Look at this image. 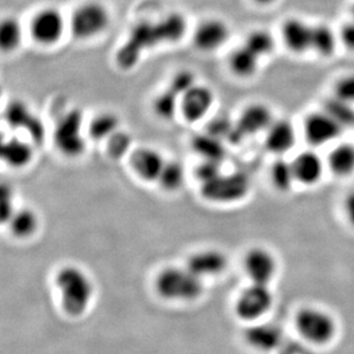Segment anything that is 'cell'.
<instances>
[{
    "mask_svg": "<svg viewBox=\"0 0 354 354\" xmlns=\"http://www.w3.org/2000/svg\"><path fill=\"white\" fill-rule=\"evenodd\" d=\"M62 311L71 317H80L86 313L93 301L94 287L86 272L75 265H66L55 274Z\"/></svg>",
    "mask_w": 354,
    "mask_h": 354,
    "instance_id": "6da1fadb",
    "label": "cell"
},
{
    "mask_svg": "<svg viewBox=\"0 0 354 354\" xmlns=\"http://www.w3.org/2000/svg\"><path fill=\"white\" fill-rule=\"evenodd\" d=\"M156 294L162 299L174 303H191L203 295V280L191 270L179 266H167L155 277Z\"/></svg>",
    "mask_w": 354,
    "mask_h": 354,
    "instance_id": "7a4b0ae2",
    "label": "cell"
},
{
    "mask_svg": "<svg viewBox=\"0 0 354 354\" xmlns=\"http://www.w3.org/2000/svg\"><path fill=\"white\" fill-rule=\"evenodd\" d=\"M163 44H165V39L158 21L140 22L131 29L127 41L116 52L115 61L120 69L130 71L137 66L145 50H151Z\"/></svg>",
    "mask_w": 354,
    "mask_h": 354,
    "instance_id": "3957f363",
    "label": "cell"
},
{
    "mask_svg": "<svg viewBox=\"0 0 354 354\" xmlns=\"http://www.w3.org/2000/svg\"><path fill=\"white\" fill-rule=\"evenodd\" d=\"M111 24V13L99 1H86L73 12L69 22L71 34L76 39L88 40L100 36Z\"/></svg>",
    "mask_w": 354,
    "mask_h": 354,
    "instance_id": "277c9868",
    "label": "cell"
},
{
    "mask_svg": "<svg viewBox=\"0 0 354 354\" xmlns=\"http://www.w3.org/2000/svg\"><path fill=\"white\" fill-rule=\"evenodd\" d=\"M84 115L73 108L57 122L54 130V145L68 158H77L86 151V139L83 134Z\"/></svg>",
    "mask_w": 354,
    "mask_h": 354,
    "instance_id": "5b68a950",
    "label": "cell"
},
{
    "mask_svg": "<svg viewBox=\"0 0 354 354\" xmlns=\"http://www.w3.org/2000/svg\"><path fill=\"white\" fill-rule=\"evenodd\" d=\"M295 327L305 341L324 345L333 341L337 324L328 312L317 308H303L295 315Z\"/></svg>",
    "mask_w": 354,
    "mask_h": 354,
    "instance_id": "8992f818",
    "label": "cell"
},
{
    "mask_svg": "<svg viewBox=\"0 0 354 354\" xmlns=\"http://www.w3.org/2000/svg\"><path fill=\"white\" fill-rule=\"evenodd\" d=\"M274 297L268 284L251 283L240 291L234 303V313L241 321L254 324L268 315Z\"/></svg>",
    "mask_w": 354,
    "mask_h": 354,
    "instance_id": "52a82bcc",
    "label": "cell"
},
{
    "mask_svg": "<svg viewBox=\"0 0 354 354\" xmlns=\"http://www.w3.org/2000/svg\"><path fill=\"white\" fill-rule=\"evenodd\" d=\"M201 195L211 203L230 204L239 202L249 193V180L243 174H221L201 185Z\"/></svg>",
    "mask_w": 354,
    "mask_h": 354,
    "instance_id": "ba28073f",
    "label": "cell"
},
{
    "mask_svg": "<svg viewBox=\"0 0 354 354\" xmlns=\"http://www.w3.org/2000/svg\"><path fill=\"white\" fill-rule=\"evenodd\" d=\"M30 36L40 46L57 45L66 30L64 14L55 7H45L38 10L31 19Z\"/></svg>",
    "mask_w": 354,
    "mask_h": 354,
    "instance_id": "9c48e42d",
    "label": "cell"
},
{
    "mask_svg": "<svg viewBox=\"0 0 354 354\" xmlns=\"http://www.w3.org/2000/svg\"><path fill=\"white\" fill-rule=\"evenodd\" d=\"M3 120L10 129L26 131L32 144H43L45 138L43 120L24 101H10L3 111Z\"/></svg>",
    "mask_w": 354,
    "mask_h": 354,
    "instance_id": "30bf717a",
    "label": "cell"
},
{
    "mask_svg": "<svg viewBox=\"0 0 354 354\" xmlns=\"http://www.w3.org/2000/svg\"><path fill=\"white\" fill-rule=\"evenodd\" d=\"M273 123V115L270 108L264 104H251L244 108L240 118L233 127L228 140L237 144L244 138L251 137L261 131L268 130Z\"/></svg>",
    "mask_w": 354,
    "mask_h": 354,
    "instance_id": "8fae6325",
    "label": "cell"
},
{
    "mask_svg": "<svg viewBox=\"0 0 354 354\" xmlns=\"http://www.w3.org/2000/svg\"><path fill=\"white\" fill-rule=\"evenodd\" d=\"M244 273L251 283L268 284L274 279L277 261L271 251L263 247L251 248L243 257Z\"/></svg>",
    "mask_w": 354,
    "mask_h": 354,
    "instance_id": "7c38bea8",
    "label": "cell"
},
{
    "mask_svg": "<svg viewBox=\"0 0 354 354\" xmlns=\"http://www.w3.org/2000/svg\"><path fill=\"white\" fill-rule=\"evenodd\" d=\"M214 99V91L210 87L196 84L181 97L179 113L188 123H197L207 118Z\"/></svg>",
    "mask_w": 354,
    "mask_h": 354,
    "instance_id": "4fadbf2b",
    "label": "cell"
},
{
    "mask_svg": "<svg viewBox=\"0 0 354 354\" xmlns=\"http://www.w3.org/2000/svg\"><path fill=\"white\" fill-rule=\"evenodd\" d=\"M231 37L230 27L221 19H207L201 22L193 35V43L201 52H214L224 46Z\"/></svg>",
    "mask_w": 354,
    "mask_h": 354,
    "instance_id": "5bb4252c",
    "label": "cell"
},
{
    "mask_svg": "<svg viewBox=\"0 0 354 354\" xmlns=\"http://www.w3.org/2000/svg\"><path fill=\"white\" fill-rule=\"evenodd\" d=\"M343 127L326 111L312 113L304 122V133L311 146H324L342 133Z\"/></svg>",
    "mask_w": 354,
    "mask_h": 354,
    "instance_id": "9a60e30c",
    "label": "cell"
},
{
    "mask_svg": "<svg viewBox=\"0 0 354 354\" xmlns=\"http://www.w3.org/2000/svg\"><path fill=\"white\" fill-rule=\"evenodd\" d=\"M185 266L204 280L223 274L227 270L228 258L217 249H204L192 254Z\"/></svg>",
    "mask_w": 354,
    "mask_h": 354,
    "instance_id": "2e32d148",
    "label": "cell"
},
{
    "mask_svg": "<svg viewBox=\"0 0 354 354\" xmlns=\"http://www.w3.org/2000/svg\"><path fill=\"white\" fill-rule=\"evenodd\" d=\"M165 163L167 160L154 148H138L130 154L131 169L145 183H158Z\"/></svg>",
    "mask_w": 354,
    "mask_h": 354,
    "instance_id": "e0dca14e",
    "label": "cell"
},
{
    "mask_svg": "<svg viewBox=\"0 0 354 354\" xmlns=\"http://www.w3.org/2000/svg\"><path fill=\"white\" fill-rule=\"evenodd\" d=\"M244 341L250 348L261 352L273 351L281 344L282 331L275 324L254 322L243 333Z\"/></svg>",
    "mask_w": 354,
    "mask_h": 354,
    "instance_id": "ac0fdd59",
    "label": "cell"
},
{
    "mask_svg": "<svg viewBox=\"0 0 354 354\" xmlns=\"http://www.w3.org/2000/svg\"><path fill=\"white\" fill-rule=\"evenodd\" d=\"M281 35L286 46L296 54H303L312 46V27L297 17L284 21Z\"/></svg>",
    "mask_w": 354,
    "mask_h": 354,
    "instance_id": "d6986e66",
    "label": "cell"
},
{
    "mask_svg": "<svg viewBox=\"0 0 354 354\" xmlns=\"http://www.w3.org/2000/svg\"><path fill=\"white\" fill-rule=\"evenodd\" d=\"M1 160L12 169H24L32 162L35 156L34 146L31 141L20 138L10 137L1 142Z\"/></svg>",
    "mask_w": 354,
    "mask_h": 354,
    "instance_id": "ffe728a7",
    "label": "cell"
},
{
    "mask_svg": "<svg viewBox=\"0 0 354 354\" xmlns=\"http://www.w3.org/2000/svg\"><path fill=\"white\" fill-rule=\"evenodd\" d=\"M291 165L296 181L305 186L317 184L324 174V162L315 151H301L291 162Z\"/></svg>",
    "mask_w": 354,
    "mask_h": 354,
    "instance_id": "44dd1931",
    "label": "cell"
},
{
    "mask_svg": "<svg viewBox=\"0 0 354 354\" xmlns=\"http://www.w3.org/2000/svg\"><path fill=\"white\" fill-rule=\"evenodd\" d=\"M296 133L292 124L287 120H273L266 130L265 146L272 154L283 155L294 147Z\"/></svg>",
    "mask_w": 354,
    "mask_h": 354,
    "instance_id": "7402d4cb",
    "label": "cell"
},
{
    "mask_svg": "<svg viewBox=\"0 0 354 354\" xmlns=\"http://www.w3.org/2000/svg\"><path fill=\"white\" fill-rule=\"evenodd\" d=\"M10 234L19 240H27L37 233L39 218L32 209L22 207L14 211L7 221Z\"/></svg>",
    "mask_w": 354,
    "mask_h": 354,
    "instance_id": "603a6c76",
    "label": "cell"
},
{
    "mask_svg": "<svg viewBox=\"0 0 354 354\" xmlns=\"http://www.w3.org/2000/svg\"><path fill=\"white\" fill-rule=\"evenodd\" d=\"M259 57L252 53L245 45L237 47L228 57V66L232 73L240 78H249L257 73Z\"/></svg>",
    "mask_w": 354,
    "mask_h": 354,
    "instance_id": "cb8c5ba5",
    "label": "cell"
},
{
    "mask_svg": "<svg viewBox=\"0 0 354 354\" xmlns=\"http://www.w3.org/2000/svg\"><path fill=\"white\" fill-rule=\"evenodd\" d=\"M328 167L338 177H348L354 174V146L352 144L338 145L328 156Z\"/></svg>",
    "mask_w": 354,
    "mask_h": 354,
    "instance_id": "d4e9b609",
    "label": "cell"
},
{
    "mask_svg": "<svg viewBox=\"0 0 354 354\" xmlns=\"http://www.w3.org/2000/svg\"><path fill=\"white\" fill-rule=\"evenodd\" d=\"M120 118L113 113H100L91 120L87 127V136L93 141H107L120 131Z\"/></svg>",
    "mask_w": 354,
    "mask_h": 354,
    "instance_id": "484cf974",
    "label": "cell"
},
{
    "mask_svg": "<svg viewBox=\"0 0 354 354\" xmlns=\"http://www.w3.org/2000/svg\"><path fill=\"white\" fill-rule=\"evenodd\" d=\"M192 148L203 160L221 162L226 155L221 139L207 132L195 136L192 140Z\"/></svg>",
    "mask_w": 354,
    "mask_h": 354,
    "instance_id": "4316f807",
    "label": "cell"
},
{
    "mask_svg": "<svg viewBox=\"0 0 354 354\" xmlns=\"http://www.w3.org/2000/svg\"><path fill=\"white\" fill-rule=\"evenodd\" d=\"M24 40V28L20 21L13 17H3L0 24V48L5 53H12L20 47Z\"/></svg>",
    "mask_w": 354,
    "mask_h": 354,
    "instance_id": "83f0119b",
    "label": "cell"
},
{
    "mask_svg": "<svg viewBox=\"0 0 354 354\" xmlns=\"http://www.w3.org/2000/svg\"><path fill=\"white\" fill-rule=\"evenodd\" d=\"M186 180L185 167L177 160H167L163 171L158 178V184L164 192L174 193L181 189Z\"/></svg>",
    "mask_w": 354,
    "mask_h": 354,
    "instance_id": "f1b7e54d",
    "label": "cell"
},
{
    "mask_svg": "<svg viewBox=\"0 0 354 354\" xmlns=\"http://www.w3.org/2000/svg\"><path fill=\"white\" fill-rule=\"evenodd\" d=\"M337 40L334 31L327 24H317L312 27V46L320 57H329L334 54Z\"/></svg>",
    "mask_w": 354,
    "mask_h": 354,
    "instance_id": "f546056e",
    "label": "cell"
},
{
    "mask_svg": "<svg viewBox=\"0 0 354 354\" xmlns=\"http://www.w3.org/2000/svg\"><path fill=\"white\" fill-rule=\"evenodd\" d=\"M180 99L174 91L167 87L153 101V111L160 120H170L180 111Z\"/></svg>",
    "mask_w": 354,
    "mask_h": 354,
    "instance_id": "4dcf8cb0",
    "label": "cell"
},
{
    "mask_svg": "<svg viewBox=\"0 0 354 354\" xmlns=\"http://www.w3.org/2000/svg\"><path fill=\"white\" fill-rule=\"evenodd\" d=\"M158 22H160L167 44H174L180 41L187 32V20L183 14H169L163 19H160Z\"/></svg>",
    "mask_w": 354,
    "mask_h": 354,
    "instance_id": "1f68e13d",
    "label": "cell"
},
{
    "mask_svg": "<svg viewBox=\"0 0 354 354\" xmlns=\"http://www.w3.org/2000/svg\"><path fill=\"white\" fill-rule=\"evenodd\" d=\"M324 111L330 115L343 129L354 127L353 104L334 97L324 104Z\"/></svg>",
    "mask_w": 354,
    "mask_h": 354,
    "instance_id": "d6a6232c",
    "label": "cell"
},
{
    "mask_svg": "<svg viewBox=\"0 0 354 354\" xmlns=\"http://www.w3.org/2000/svg\"><path fill=\"white\" fill-rule=\"evenodd\" d=\"M243 45L261 59L273 52L275 41L274 38L268 31L258 29V30L251 31L250 34L248 35Z\"/></svg>",
    "mask_w": 354,
    "mask_h": 354,
    "instance_id": "836d02e7",
    "label": "cell"
},
{
    "mask_svg": "<svg viewBox=\"0 0 354 354\" xmlns=\"http://www.w3.org/2000/svg\"><path fill=\"white\" fill-rule=\"evenodd\" d=\"M271 180L277 191H289L296 181L290 162L283 158L275 160L271 167Z\"/></svg>",
    "mask_w": 354,
    "mask_h": 354,
    "instance_id": "e575fe53",
    "label": "cell"
},
{
    "mask_svg": "<svg viewBox=\"0 0 354 354\" xmlns=\"http://www.w3.org/2000/svg\"><path fill=\"white\" fill-rule=\"evenodd\" d=\"M108 155L114 160L123 158L125 155H130L131 145L132 139L130 134L125 133L123 131H118L116 133L113 134L107 140Z\"/></svg>",
    "mask_w": 354,
    "mask_h": 354,
    "instance_id": "d590c367",
    "label": "cell"
},
{
    "mask_svg": "<svg viewBox=\"0 0 354 354\" xmlns=\"http://www.w3.org/2000/svg\"><path fill=\"white\" fill-rule=\"evenodd\" d=\"M196 84V77L193 71H181L174 75L167 87H170L171 90L174 91L181 97Z\"/></svg>",
    "mask_w": 354,
    "mask_h": 354,
    "instance_id": "8d00e7d4",
    "label": "cell"
},
{
    "mask_svg": "<svg viewBox=\"0 0 354 354\" xmlns=\"http://www.w3.org/2000/svg\"><path fill=\"white\" fill-rule=\"evenodd\" d=\"M334 97L354 104V74L346 75L336 82Z\"/></svg>",
    "mask_w": 354,
    "mask_h": 354,
    "instance_id": "74e56055",
    "label": "cell"
},
{
    "mask_svg": "<svg viewBox=\"0 0 354 354\" xmlns=\"http://www.w3.org/2000/svg\"><path fill=\"white\" fill-rule=\"evenodd\" d=\"M221 164V162H216V160H202V163L196 167L195 171L197 180L200 181L201 185L205 184L207 181L212 180L223 174Z\"/></svg>",
    "mask_w": 354,
    "mask_h": 354,
    "instance_id": "f35d334b",
    "label": "cell"
},
{
    "mask_svg": "<svg viewBox=\"0 0 354 354\" xmlns=\"http://www.w3.org/2000/svg\"><path fill=\"white\" fill-rule=\"evenodd\" d=\"M0 200H1V203H0V207H1V214H0L1 221H3V224H7V221L10 219V216L14 214V211L17 210V209L14 207L13 192H12L10 186L6 183H3L1 187H0Z\"/></svg>",
    "mask_w": 354,
    "mask_h": 354,
    "instance_id": "ab89813d",
    "label": "cell"
},
{
    "mask_svg": "<svg viewBox=\"0 0 354 354\" xmlns=\"http://www.w3.org/2000/svg\"><path fill=\"white\" fill-rule=\"evenodd\" d=\"M341 40L348 50L354 52V21L344 24V27L342 28Z\"/></svg>",
    "mask_w": 354,
    "mask_h": 354,
    "instance_id": "60d3db41",
    "label": "cell"
},
{
    "mask_svg": "<svg viewBox=\"0 0 354 354\" xmlns=\"http://www.w3.org/2000/svg\"><path fill=\"white\" fill-rule=\"evenodd\" d=\"M344 212L348 223L354 228V192H351L345 197Z\"/></svg>",
    "mask_w": 354,
    "mask_h": 354,
    "instance_id": "b9f144b4",
    "label": "cell"
},
{
    "mask_svg": "<svg viewBox=\"0 0 354 354\" xmlns=\"http://www.w3.org/2000/svg\"><path fill=\"white\" fill-rule=\"evenodd\" d=\"M254 1L261 6H268V5L274 3L275 0H254Z\"/></svg>",
    "mask_w": 354,
    "mask_h": 354,
    "instance_id": "7bdbcfd3",
    "label": "cell"
},
{
    "mask_svg": "<svg viewBox=\"0 0 354 354\" xmlns=\"http://www.w3.org/2000/svg\"><path fill=\"white\" fill-rule=\"evenodd\" d=\"M351 13H352V17H353V21H354V5H353V6H352Z\"/></svg>",
    "mask_w": 354,
    "mask_h": 354,
    "instance_id": "ee69618b",
    "label": "cell"
}]
</instances>
